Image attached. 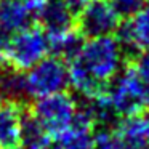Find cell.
I'll return each mask as SVG.
<instances>
[{
  "label": "cell",
  "instance_id": "obj_1",
  "mask_svg": "<svg viewBox=\"0 0 149 149\" xmlns=\"http://www.w3.org/2000/svg\"><path fill=\"white\" fill-rule=\"evenodd\" d=\"M123 64L127 61L116 36L87 39L77 56L68 63L69 87L80 96H104Z\"/></svg>",
  "mask_w": 149,
  "mask_h": 149
},
{
  "label": "cell",
  "instance_id": "obj_2",
  "mask_svg": "<svg viewBox=\"0 0 149 149\" xmlns=\"http://www.w3.org/2000/svg\"><path fill=\"white\" fill-rule=\"evenodd\" d=\"M48 37L42 26H32L10 34L3 39L0 48V63L7 69L26 72L40 59L48 56Z\"/></svg>",
  "mask_w": 149,
  "mask_h": 149
},
{
  "label": "cell",
  "instance_id": "obj_3",
  "mask_svg": "<svg viewBox=\"0 0 149 149\" xmlns=\"http://www.w3.org/2000/svg\"><path fill=\"white\" fill-rule=\"evenodd\" d=\"M29 107L43 132L53 139H59L63 133L68 132L75 117L74 95L66 90L36 98Z\"/></svg>",
  "mask_w": 149,
  "mask_h": 149
},
{
  "label": "cell",
  "instance_id": "obj_4",
  "mask_svg": "<svg viewBox=\"0 0 149 149\" xmlns=\"http://www.w3.org/2000/svg\"><path fill=\"white\" fill-rule=\"evenodd\" d=\"M144 82L146 80L135 71L130 63L123 64L116 79L111 82L107 98L120 119L144 112V103H143Z\"/></svg>",
  "mask_w": 149,
  "mask_h": 149
},
{
  "label": "cell",
  "instance_id": "obj_5",
  "mask_svg": "<svg viewBox=\"0 0 149 149\" xmlns=\"http://www.w3.org/2000/svg\"><path fill=\"white\" fill-rule=\"evenodd\" d=\"M26 85L31 98H42L47 95L59 93L69 87L68 63L58 56H45L36 66L24 72Z\"/></svg>",
  "mask_w": 149,
  "mask_h": 149
},
{
  "label": "cell",
  "instance_id": "obj_6",
  "mask_svg": "<svg viewBox=\"0 0 149 149\" xmlns=\"http://www.w3.org/2000/svg\"><path fill=\"white\" fill-rule=\"evenodd\" d=\"M120 26V16L109 0H90L75 15V27L84 39L114 36Z\"/></svg>",
  "mask_w": 149,
  "mask_h": 149
},
{
  "label": "cell",
  "instance_id": "obj_7",
  "mask_svg": "<svg viewBox=\"0 0 149 149\" xmlns=\"http://www.w3.org/2000/svg\"><path fill=\"white\" fill-rule=\"evenodd\" d=\"M47 0H0V36H10L39 21Z\"/></svg>",
  "mask_w": 149,
  "mask_h": 149
},
{
  "label": "cell",
  "instance_id": "obj_8",
  "mask_svg": "<svg viewBox=\"0 0 149 149\" xmlns=\"http://www.w3.org/2000/svg\"><path fill=\"white\" fill-rule=\"evenodd\" d=\"M116 34L127 63L132 61L139 50L149 47V2H144L136 13L127 18Z\"/></svg>",
  "mask_w": 149,
  "mask_h": 149
},
{
  "label": "cell",
  "instance_id": "obj_9",
  "mask_svg": "<svg viewBox=\"0 0 149 149\" xmlns=\"http://www.w3.org/2000/svg\"><path fill=\"white\" fill-rule=\"evenodd\" d=\"M24 106L27 104L0 100V149H21V116Z\"/></svg>",
  "mask_w": 149,
  "mask_h": 149
},
{
  "label": "cell",
  "instance_id": "obj_10",
  "mask_svg": "<svg viewBox=\"0 0 149 149\" xmlns=\"http://www.w3.org/2000/svg\"><path fill=\"white\" fill-rule=\"evenodd\" d=\"M123 149H149V114L141 112L120 119L116 127Z\"/></svg>",
  "mask_w": 149,
  "mask_h": 149
},
{
  "label": "cell",
  "instance_id": "obj_11",
  "mask_svg": "<svg viewBox=\"0 0 149 149\" xmlns=\"http://www.w3.org/2000/svg\"><path fill=\"white\" fill-rule=\"evenodd\" d=\"M39 21L47 34H55L75 27V11L64 0H47Z\"/></svg>",
  "mask_w": 149,
  "mask_h": 149
},
{
  "label": "cell",
  "instance_id": "obj_12",
  "mask_svg": "<svg viewBox=\"0 0 149 149\" xmlns=\"http://www.w3.org/2000/svg\"><path fill=\"white\" fill-rule=\"evenodd\" d=\"M47 37H48L50 53L64 59L66 63H69L71 59H74L77 56V53L80 52L82 45L85 42L84 36L77 31V27L55 34H47Z\"/></svg>",
  "mask_w": 149,
  "mask_h": 149
},
{
  "label": "cell",
  "instance_id": "obj_13",
  "mask_svg": "<svg viewBox=\"0 0 149 149\" xmlns=\"http://www.w3.org/2000/svg\"><path fill=\"white\" fill-rule=\"evenodd\" d=\"M93 125L75 112L71 128L59 136V149H93Z\"/></svg>",
  "mask_w": 149,
  "mask_h": 149
},
{
  "label": "cell",
  "instance_id": "obj_14",
  "mask_svg": "<svg viewBox=\"0 0 149 149\" xmlns=\"http://www.w3.org/2000/svg\"><path fill=\"white\" fill-rule=\"evenodd\" d=\"M0 100L11 101L18 104H29L32 103L26 85V75L24 72L3 69V74L0 79Z\"/></svg>",
  "mask_w": 149,
  "mask_h": 149
},
{
  "label": "cell",
  "instance_id": "obj_15",
  "mask_svg": "<svg viewBox=\"0 0 149 149\" xmlns=\"http://www.w3.org/2000/svg\"><path fill=\"white\" fill-rule=\"evenodd\" d=\"M93 149H123L117 128L95 130L93 133Z\"/></svg>",
  "mask_w": 149,
  "mask_h": 149
},
{
  "label": "cell",
  "instance_id": "obj_16",
  "mask_svg": "<svg viewBox=\"0 0 149 149\" xmlns=\"http://www.w3.org/2000/svg\"><path fill=\"white\" fill-rule=\"evenodd\" d=\"M120 18H128L144 5V0H109Z\"/></svg>",
  "mask_w": 149,
  "mask_h": 149
},
{
  "label": "cell",
  "instance_id": "obj_17",
  "mask_svg": "<svg viewBox=\"0 0 149 149\" xmlns=\"http://www.w3.org/2000/svg\"><path fill=\"white\" fill-rule=\"evenodd\" d=\"M130 64L135 68V71L141 75L144 80H149V47L139 50L135 58L130 61Z\"/></svg>",
  "mask_w": 149,
  "mask_h": 149
},
{
  "label": "cell",
  "instance_id": "obj_18",
  "mask_svg": "<svg viewBox=\"0 0 149 149\" xmlns=\"http://www.w3.org/2000/svg\"><path fill=\"white\" fill-rule=\"evenodd\" d=\"M26 149H59V144L56 143V139L48 138L47 141H43L42 144L36 146V148H26Z\"/></svg>",
  "mask_w": 149,
  "mask_h": 149
},
{
  "label": "cell",
  "instance_id": "obj_19",
  "mask_svg": "<svg viewBox=\"0 0 149 149\" xmlns=\"http://www.w3.org/2000/svg\"><path fill=\"white\" fill-rule=\"evenodd\" d=\"M64 2L72 8V10L75 11V15H77V11L80 10L82 7H85V5H87L88 2H90V0H64Z\"/></svg>",
  "mask_w": 149,
  "mask_h": 149
},
{
  "label": "cell",
  "instance_id": "obj_20",
  "mask_svg": "<svg viewBox=\"0 0 149 149\" xmlns=\"http://www.w3.org/2000/svg\"><path fill=\"white\" fill-rule=\"evenodd\" d=\"M3 69L5 68H2V64H0V79H2V74H3Z\"/></svg>",
  "mask_w": 149,
  "mask_h": 149
}]
</instances>
